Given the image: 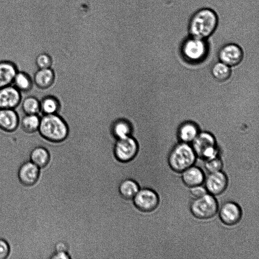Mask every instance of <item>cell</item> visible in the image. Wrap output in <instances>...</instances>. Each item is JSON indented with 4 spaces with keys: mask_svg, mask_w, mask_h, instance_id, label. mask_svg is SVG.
<instances>
[{
    "mask_svg": "<svg viewBox=\"0 0 259 259\" xmlns=\"http://www.w3.org/2000/svg\"><path fill=\"white\" fill-rule=\"evenodd\" d=\"M39 114H25L20 120L22 130L27 134L37 132L40 123Z\"/></svg>",
    "mask_w": 259,
    "mask_h": 259,
    "instance_id": "21",
    "label": "cell"
},
{
    "mask_svg": "<svg viewBox=\"0 0 259 259\" xmlns=\"http://www.w3.org/2000/svg\"><path fill=\"white\" fill-rule=\"evenodd\" d=\"M218 25V17L216 13L209 8H202L190 18L188 31L191 36L205 39L213 33Z\"/></svg>",
    "mask_w": 259,
    "mask_h": 259,
    "instance_id": "2",
    "label": "cell"
},
{
    "mask_svg": "<svg viewBox=\"0 0 259 259\" xmlns=\"http://www.w3.org/2000/svg\"><path fill=\"white\" fill-rule=\"evenodd\" d=\"M190 192L194 196L197 198L206 194V190L204 187L198 185L191 187Z\"/></svg>",
    "mask_w": 259,
    "mask_h": 259,
    "instance_id": "30",
    "label": "cell"
},
{
    "mask_svg": "<svg viewBox=\"0 0 259 259\" xmlns=\"http://www.w3.org/2000/svg\"><path fill=\"white\" fill-rule=\"evenodd\" d=\"M192 142V149L196 156L206 160L217 157L216 142L211 134L207 132L201 133Z\"/></svg>",
    "mask_w": 259,
    "mask_h": 259,
    "instance_id": "6",
    "label": "cell"
},
{
    "mask_svg": "<svg viewBox=\"0 0 259 259\" xmlns=\"http://www.w3.org/2000/svg\"><path fill=\"white\" fill-rule=\"evenodd\" d=\"M51 259H70L68 253L64 251L55 252L51 256Z\"/></svg>",
    "mask_w": 259,
    "mask_h": 259,
    "instance_id": "31",
    "label": "cell"
},
{
    "mask_svg": "<svg viewBox=\"0 0 259 259\" xmlns=\"http://www.w3.org/2000/svg\"><path fill=\"white\" fill-rule=\"evenodd\" d=\"M19 71L15 63L9 60L0 61V89L12 84Z\"/></svg>",
    "mask_w": 259,
    "mask_h": 259,
    "instance_id": "16",
    "label": "cell"
},
{
    "mask_svg": "<svg viewBox=\"0 0 259 259\" xmlns=\"http://www.w3.org/2000/svg\"><path fill=\"white\" fill-rule=\"evenodd\" d=\"M118 189L122 198L126 200H133L140 190V187L136 181L127 179L120 183Z\"/></svg>",
    "mask_w": 259,
    "mask_h": 259,
    "instance_id": "23",
    "label": "cell"
},
{
    "mask_svg": "<svg viewBox=\"0 0 259 259\" xmlns=\"http://www.w3.org/2000/svg\"><path fill=\"white\" fill-rule=\"evenodd\" d=\"M241 210L236 203L228 201L221 206L219 216L222 222L226 225L232 226L237 224L241 218Z\"/></svg>",
    "mask_w": 259,
    "mask_h": 259,
    "instance_id": "13",
    "label": "cell"
},
{
    "mask_svg": "<svg viewBox=\"0 0 259 259\" xmlns=\"http://www.w3.org/2000/svg\"><path fill=\"white\" fill-rule=\"evenodd\" d=\"M20 118L15 109H0V129L6 133L17 130L20 124Z\"/></svg>",
    "mask_w": 259,
    "mask_h": 259,
    "instance_id": "15",
    "label": "cell"
},
{
    "mask_svg": "<svg viewBox=\"0 0 259 259\" xmlns=\"http://www.w3.org/2000/svg\"><path fill=\"white\" fill-rule=\"evenodd\" d=\"M67 125L57 114L42 115L37 132L40 137L51 142L64 140L68 134Z\"/></svg>",
    "mask_w": 259,
    "mask_h": 259,
    "instance_id": "3",
    "label": "cell"
},
{
    "mask_svg": "<svg viewBox=\"0 0 259 259\" xmlns=\"http://www.w3.org/2000/svg\"><path fill=\"white\" fill-rule=\"evenodd\" d=\"M40 101V113L42 115L56 114L59 107V101L52 95H44Z\"/></svg>",
    "mask_w": 259,
    "mask_h": 259,
    "instance_id": "22",
    "label": "cell"
},
{
    "mask_svg": "<svg viewBox=\"0 0 259 259\" xmlns=\"http://www.w3.org/2000/svg\"><path fill=\"white\" fill-rule=\"evenodd\" d=\"M12 85L21 93H26L29 92L33 87V78L28 73L18 71L14 77Z\"/></svg>",
    "mask_w": 259,
    "mask_h": 259,
    "instance_id": "20",
    "label": "cell"
},
{
    "mask_svg": "<svg viewBox=\"0 0 259 259\" xmlns=\"http://www.w3.org/2000/svg\"><path fill=\"white\" fill-rule=\"evenodd\" d=\"M35 63L38 69L51 68L52 64V58L48 53L43 52L37 55Z\"/></svg>",
    "mask_w": 259,
    "mask_h": 259,
    "instance_id": "27",
    "label": "cell"
},
{
    "mask_svg": "<svg viewBox=\"0 0 259 259\" xmlns=\"http://www.w3.org/2000/svg\"><path fill=\"white\" fill-rule=\"evenodd\" d=\"M227 184V177L221 171L210 173L205 182L206 190L214 195L222 193L226 190Z\"/></svg>",
    "mask_w": 259,
    "mask_h": 259,
    "instance_id": "14",
    "label": "cell"
},
{
    "mask_svg": "<svg viewBox=\"0 0 259 259\" xmlns=\"http://www.w3.org/2000/svg\"><path fill=\"white\" fill-rule=\"evenodd\" d=\"M212 73L217 80L224 81L230 77L231 72L230 67L221 62L213 65Z\"/></svg>",
    "mask_w": 259,
    "mask_h": 259,
    "instance_id": "26",
    "label": "cell"
},
{
    "mask_svg": "<svg viewBox=\"0 0 259 259\" xmlns=\"http://www.w3.org/2000/svg\"><path fill=\"white\" fill-rule=\"evenodd\" d=\"M205 168L210 173L221 171L223 167V162L220 158L215 157L207 159L205 163Z\"/></svg>",
    "mask_w": 259,
    "mask_h": 259,
    "instance_id": "28",
    "label": "cell"
},
{
    "mask_svg": "<svg viewBox=\"0 0 259 259\" xmlns=\"http://www.w3.org/2000/svg\"><path fill=\"white\" fill-rule=\"evenodd\" d=\"M10 252L8 243L4 239L0 238V259L7 258Z\"/></svg>",
    "mask_w": 259,
    "mask_h": 259,
    "instance_id": "29",
    "label": "cell"
},
{
    "mask_svg": "<svg viewBox=\"0 0 259 259\" xmlns=\"http://www.w3.org/2000/svg\"><path fill=\"white\" fill-rule=\"evenodd\" d=\"M21 108L25 114H39V99L34 96H28L22 101Z\"/></svg>",
    "mask_w": 259,
    "mask_h": 259,
    "instance_id": "25",
    "label": "cell"
},
{
    "mask_svg": "<svg viewBox=\"0 0 259 259\" xmlns=\"http://www.w3.org/2000/svg\"><path fill=\"white\" fill-rule=\"evenodd\" d=\"M135 206L145 212H153L159 204V197L153 190L144 188L140 189L133 199Z\"/></svg>",
    "mask_w": 259,
    "mask_h": 259,
    "instance_id": "8",
    "label": "cell"
},
{
    "mask_svg": "<svg viewBox=\"0 0 259 259\" xmlns=\"http://www.w3.org/2000/svg\"><path fill=\"white\" fill-rule=\"evenodd\" d=\"M39 176V167L30 160L23 163L18 169V179L24 186L33 185L38 180Z\"/></svg>",
    "mask_w": 259,
    "mask_h": 259,
    "instance_id": "12",
    "label": "cell"
},
{
    "mask_svg": "<svg viewBox=\"0 0 259 259\" xmlns=\"http://www.w3.org/2000/svg\"><path fill=\"white\" fill-rule=\"evenodd\" d=\"M79 109L78 171L72 210L87 209L100 199L118 160L112 117L102 96L94 90L76 89Z\"/></svg>",
    "mask_w": 259,
    "mask_h": 259,
    "instance_id": "1",
    "label": "cell"
},
{
    "mask_svg": "<svg viewBox=\"0 0 259 259\" xmlns=\"http://www.w3.org/2000/svg\"><path fill=\"white\" fill-rule=\"evenodd\" d=\"M190 209L195 217L205 220L213 217L217 213L218 204L212 195L205 194L194 199L190 204Z\"/></svg>",
    "mask_w": 259,
    "mask_h": 259,
    "instance_id": "5",
    "label": "cell"
},
{
    "mask_svg": "<svg viewBox=\"0 0 259 259\" xmlns=\"http://www.w3.org/2000/svg\"><path fill=\"white\" fill-rule=\"evenodd\" d=\"M182 180L186 186L192 187L200 185L204 181V175L201 169L191 166L183 171Z\"/></svg>",
    "mask_w": 259,
    "mask_h": 259,
    "instance_id": "18",
    "label": "cell"
},
{
    "mask_svg": "<svg viewBox=\"0 0 259 259\" xmlns=\"http://www.w3.org/2000/svg\"><path fill=\"white\" fill-rule=\"evenodd\" d=\"M138 144L132 136L117 139L114 147V153L116 158L121 162L131 160L138 152Z\"/></svg>",
    "mask_w": 259,
    "mask_h": 259,
    "instance_id": "9",
    "label": "cell"
},
{
    "mask_svg": "<svg viewBox=\"0 0 259 259\" xmlns=\"http://www.w3.org/2000/svg\"><path fill=\"white\" fill-rule=\"evenodd\" d=\"M30 160L39 168L45 167L50 160L48 150L42 146H36L30 151Z\"/></svg>",
    "mask_w": 259,
    "mask_h": 259,
    "instance_id": "19",
    "label": "cell"
},
{
    "mask_svg": "<svg viewBox=\"0 0 259 259\" xmlns=\"http://www.w3.org/2000/svg\"><path fill=\"white\" fill-rule=\"evenodd\" d=\"M21 101V93L12 84L0 89V109H15Z\"/></svg>",
    "mask_w": 259,
    "mask_h": 259,
    "instance_id": "11",
    "label": "cell"
},
{
    "mask_svg": "<svg viewBox=\"0 0 259 259\" xmlns=\"http://www.w3.org/2000/svg\"><path fill=\"white\" fill-rule=\"evenodd\" d=\"M54 72L51 68L38 69L33 77V83L40 90L49 88L54 80Z\"/></svg>",
    "mask_w": 259,
    "mask_h": 259,
    "instance_id": "17",
    "label": "cell"
},
{
    "mask_svg": "<svg viewBox=\"0 0 259 259\" xmlns=\"http://www.w3.org/2000/svg\"><path fill=\"white\" fill-rule=\"evenodd\" d=\"M198 133L197 126L192 122H186L180 127L179 136L183 143L192 142L196 137Z\"/></svg>",
    "mask_w": 259,
    "mask_h": 259,
    "instance_id": "24",
    "label": "cell"
},
{
    "mask_svg": "<svg viewBox=\"0 0 259 259\" xmlns=\"http://www.w3.org/2000/svg\"><path fill=\"white\" fill-rule=\"evenodd\" d=\"M221 62L227 66H235L238 65L243 58L241 48L235 44H228L222 47L219 52Z\"/></svg>",
    "mask_w": 259,
    "mask_h": 259,
    "instance_id": "10",
    "label": "cell"
},
{
    "mask_svg": "<svg viewBox=\"0 0 259 259\" xmlns=\"http://www.w3.org/2000/svg\"><path fill=\"white\" fill-rule=\"evenodd\" d=\"M207 51L205 39L191 36L183 42L182 52L187 59L192 61L202 60Z\"/></svg>",
    "mask_w": 259,
    "mask_h": 259,
    "instance_id": "7",
    "label": "cell"
},
{
    "mask_svg": "<svg viewBox=\"0 0 259 259\" xmlns=\"http://www.w3.org/2000/svg\"><path fill=\"white\" fill-rule=\"evenodd\" d=\"M195 158L196 155L192 148L183 142L174 148L169 155L168 160L173 170L181 172L192 166Z\"/></svg>",
    "mask_w": 259,
    "mask_h": 259,
    "instance_id": "4",
    "label": "cell"
}]
</instances>
